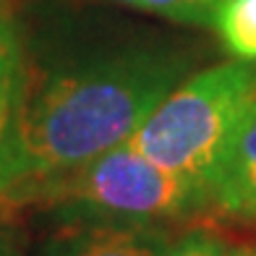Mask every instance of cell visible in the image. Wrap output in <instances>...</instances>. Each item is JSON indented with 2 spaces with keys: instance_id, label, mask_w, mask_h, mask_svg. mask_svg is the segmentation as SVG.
Returning a JSON list of instances; mask_svg holds the SVG:
<instances>
[{
  "instance_id": "3957f363",
  "label": "cell",
  "mask_w": 256,
  "mask_h": 256,
  "mask_svg": "<svg viewBox=\"0 0 256 256\" xmlns=\"http://www.w3.org/2000/svg\"><path fill=\"white\" fill-rule=\"evenodd\" d=\"M60 176V196L94 214L123 222L183 217L209 202L202 186L157 168L131 146V142L112 146Z\"/></svg>"
},
{
  "instance_id": "6da1fadb",
  "label": "cell",
  "mask_w": 256,
  "mask_h": 256,
  "mask_svg": "<svg viewBox=\"0 0 256 256\" xmlns=\"http://www.w3.org/2000/svg\"><path fill=\"white\" fill-rule=\"evenodd\" d=\"M180 63L154 52L112 58L26 84L16 128V186L74 170L134 136L176 89Z\"/></svg>"
},
{
  "instance_id": "30bf717a",
  "label": "cell",
  "mask_w": 256,
  "mask_h": 256,
  "mask_svg": "<svg viewBox=\"0 0 256 256\" xmlns=\"http://www.w3.org/2000/svg\"><path fill=\"white\" fill-rule=\"evenodd\" d=\"M225 256H256V248L254 246H243V248H230Z\"/></svg>"
},
{
  "instance_id": "8fae6325",
  "label": "cell",
  "mask_w": 256,
  "mask_h": 256,
  "mask_svg": "<svg viewBox=\"0 0 256 256\" xmlns=\"http://www.w3.org/2000/svg\"><path fill=\"white\" fill-rule=\"evenodd\" d=\"M0 256H16L14 248H10V240L6 236H0Z\"/></svg>"
},
{
  "instance_id": "9c48e42d",
  "label": "cell",
  "mask_w": 256,
  "mask_h": 256,
  "mask_svg": "<svg viewBox=\"0 0 256 256\" xmlns=\"http://www.w3.org/2000/svg\"><path fill=\"white\" fill-rule=\"evenodd\" d=\"M230 246L212 230H188L170 243L165 256H225Z\"/></svg>"
},
{
  "instance_id": "ba28073f",
  "label": "cell",
  "mask_w": 256,
  "mask_h": 256,
  "mask_svg": "<svg viewBox=\"0 0 256 256\" xmlns=\"http://www.w3.org/2000/svg\"><path fill=\"white\" fill-rule=\"evenodd\" d=\"M118 3L165 16L170 21H180V24L209 26L220 0H118Z\"/></svg>"
},
{
  "instance_id": "277c9868",
  "label": "cell",
  "mask_w": 256,
  "mask_h": 256,
  "mask_svg": "<svg viewBox=\"0 0 256 256\" xmlns=\"http://www.w3.org/2000/svg\"><path fill=\"white\" fill-rule=\"evenodd\" d=\"M209 202L256 222V97L246 104L209 180Z\"/></svg>"
},
{
  "instance_id": "52a82bcc",
  "label": "cell",
  "mask_w": 256,
  "mask_h": 256,
  "mask_svg": "<svg viewBox=\"0 0 256 256\" xmlns=\"http://www.w3.org/2000/svg\"><path fill=\"white\" fill-rule=\"evenodd\" d=\"M212 26L230 55L243 63L256 60V0H220Z\"/></svg>"
},
{
  "instance_id": "8992f818",
  "label": "cell",
  "mask_w": 256,
  "mask_h": 256,
  "mask_svg": "<svg viewBox=\"0 0 256 256\" xmlns=\"http://www.w3.org/2000/svg\"><path fill=\"white\" fill-rule=\"evenodd\" d=\"M24 78L16 26L0 10V196L16 186V128Z\"/></svg>"
},
{
  "instance_id": "7a4b0ae2",
  "label": "cell",
  "mask_w": 256,
  "mask_h": 256,
  "mask_svg": "<svg viewBox=\"0 0 256 256\" xmlns=\"http://www.w3.org/2000/svg\"><path fill=\"white\" fill-rule=\"evenodd\" d=\"M256 97V68L232 60L176 86L128 138L157 168L209 194V180L246 104Z\"/></svg>"
},
{
  "instance_id": "5b68a950",
  "label": "cell",
  "mask_w": 256,
  "mask_h": 256,
  "mask_svg": "<svg viewBox=\"0 0 256 256\" xmlns=\"http://www.w3.org/2000/svg\"><path fill=\"white\" fill-rule=\"evenodd\" d=\"M170 238L146 222H112L74 230L58 238L52 256H165Z\"/></svg>"
}]
</instances>
